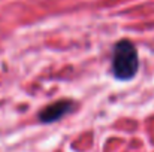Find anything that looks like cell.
Returning a JSON list of instances; mask_svg holds the SVG:
<instances>
[{
  "label": "cell",
  "instance_id": "obj_1",
  "mask_svg": "<svg viewBox=\"0 0 154 152\" xmlns=\"http://www.w3.org/2000/svg\"><path fill=\"white\" fill-rule=\"evenodd\" d=\"M111 69L112 75L120 81H129L138 73L139 57L138 49L132 40L121 39L114 45Z\"/></svg>",
  "mask_w": 154,
  "mask_h": 152
},
{
  "label": "cell",
  "instance_id": "obj_2",
  "mask_svg": "<svg viewBox=\"0 0 154 152\" xmlns=\"http://www.w3.org/2000/svg\"><path fill=\"white\" fill-rule=\"evenodd\" d=\"M73 101L72 100H58L54 101L51 104H48L47 107H44L39 112V121L44 124H50V122H55L58 119H61L63 116H66L69 112H72L73 109Z\"/></svg>",
  "mask_w": 154,
  "mask_h": 152
}]
</instances>
